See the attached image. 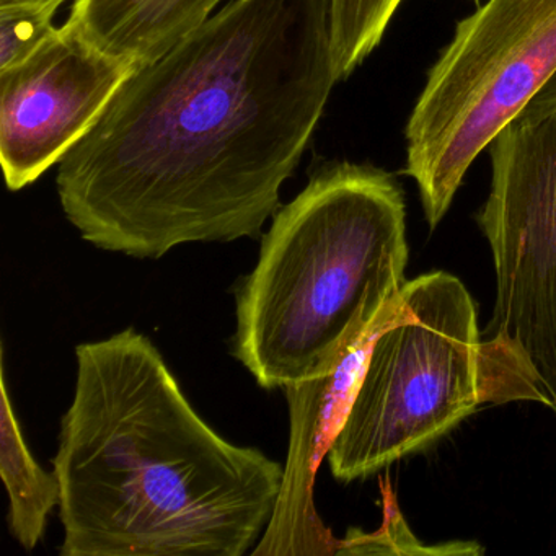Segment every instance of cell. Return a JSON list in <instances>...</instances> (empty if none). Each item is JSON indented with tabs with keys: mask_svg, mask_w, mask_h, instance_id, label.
Returning a JSON list of instances; mask_svg holds the SVG:
<instances>
[{
	"mask_svg": "<svg viewBox=\"0 0 556 556\" xmlns=\"http://www.w3.org/2000/svg\"><path fill=\"white\" fill-rule=\"evenodd\" d=\"M480 348L477 305L457 276L432 271L406 281L328 451L333 477L351 483L377 473L480 408Z\"/></svg>",
	"mask_w": 556,
	"mask_h": 556,
	"instance_id": "4",
	"label": "cell"
},
{
	"mask_svg": "<svg viewBox=\"0 0 556 556\" xmlns=\"http://www.w3.org/2000/svg\"><path fill=\"white\" fill-rule=\"evenodd\" d=\"M556 110V74L519 116H536Z\"/></svg>",
	"mask_w": 556,
	"mask_h": 556,
	"instance_id": "14",
	"label": "cell"
},
{
	"mask_svg": "<svg viewBox=\"0 0 556 556\" xmlns=\"http://www.w3.org/2000/svg\"><path fill=\"white\" fill-rule=\"evenodd\" d=\"M138 67L64 22L31 56L0 71V164L9 190H24L60 165Z\"/></svg>",
	"mask_w": 556,
	"mask_h": 556,
	"instance_id": "7",
	"label": "cell"
},
{
	"mask_svg": "<svg viewBox=\"0 0 556 556\" xmlns=\"http://www.w3.org/2000/svg\"><path fill=\"white\" fill-rule=\"evenodd\" d=\"M390 321L367 331L317 376L282 389L291 419L288 464L271 522L253 555L338 553L340 542L315 510V477L346 418L374 340Z\"/></svg>",
	"mask_w": 556,
	"mask_h": 556,
	"instance_id": "8",
	"label": "cell"
},
{
	"mask_svg": "<svg viewBox=\"0 0 556 556\" xmlns=\"http://www.w3.org/2000/svg\"><path fill=\"white\" fill-rule=\"evenodd\" d=\"M337 83L331 0H227L138 67L64 155L63 213L135 258L256 237Z\"/></svg>",
	"mask_w": 556,
	"mask_h": 556,
	"instance_id": "1",
	"label": "cell"
},
{
	"mask_svg": "<svg viewBox=\"0 0 556 556\" xmlns=\"http://www.w3.org/2000/svg\"><path fill=\"white\" fill-rule=\"evenodd\" d=\"M478 214L496 275L481 334L484 403L535 402L556 415V110L517 116L490 148Z\"/></svg>",
	"mask_w": 556,
	"mask_h": 556,
	"instance_id": "5",
	"label": "cell"
},
{
	"mask_svg": "<svg viewBox=\"0 0 556 556\" xmlns=\"http://www.w3.org/2000/svg\"><path fill=\"white\" fill-rule=\"evenodd\" d=\"M61 419L63 556H242L260 542L285 467L217 434L146 334L76 348Z\"/></svg>",
	"mask_w": 556,
	"mask_h": 556,
	"instance_id": "2",
	"label": "cell"
},
{
	"mask_svg": "<svg viewBox=\"0 0 556 556\" xmlns=\"http://www.w3.org/2000/svg\"><path fill=\"white\" fill-rule=\"evenodd\" d=\"M393 503H387V519L383 522L382 529L374 535H364V533H357L356 539L344 540L340 542V548L338 553H383L386 549L387 542H396L399 540L400 545H403L405 555H460V553H468V555H475V553H483V548L478 546L475 542H454L451 545L444 543L442 546H431V548H425L412 533L406 529L405 522H403L402 514L400 510L392 506Z\"/></svg>",
	"mask_w": 556,
	"mask_h": 556,
	"instance_id": "13",
	"label": "cell"
},
{
	"mask_svg": "<svg viewBox=\"0 0 556 556\" xmlns=\"http://www.w3.org/2000/svg\"><path fill=\"white\" fill-rule=\"evenodd\" d=\"M0 475L9 494V527L25 549L40 543L48 516L61 503V481L56 471L48 473L31 455L21 422L12 406L0 366Z\"/></svg>",
	"mask_w": 556,
	"mask_h": 556,
	"instance_id": "10",
	"label": "cell"
},
{
	"mask_svg": "<svg viewBox=\"0 0 556 556\" xmlns=\"http://www.w3.org/2000/svg\"><path fill=\"white\" fill-rule=\"evenodd\" d=\"M56 2H0V71L22 63L56 31Z\"/></svg>",
	"mask_w": 556,
	"mask_h": 556,
	"instance_id": "12",
	"label": "cell"
},
{
	"mask_svg": "<svg viewBox=\"0 0 556 556\" xmlns=\"http://www.w3.org/2000/svg\"><path fill=\"white\" fill-rule=\"evenodd\" d=\"M227 0H73L67 24L102 50L144 66Z\"/></svg>",
	"mask_w": 556,
	"mask_h": 556,
	"instance_id": "9",
	"label": "cell"
},
{
	"mask_svg": "<svg viewBox=\"0 0 556 556\" xmlns=\"http://www.w3.org/2000/svg\"><path fill=\"white\" fill-rule=\"evenodd\" d=\"M403 0H331V50L338 80L379 47Z\"/></svg>",
	"mask_w": 556,
	"mask_h": 556,
	"instance_id": "11",
	"label": "cell"
},
{
	"mask_svg": "<svg viewBox=\"0 0 556 556\" xmlns=\"http://www.w3.org/2000/svg\"><path fill=\"white\" fill-rule=\"evenodd\" d=\"M556 74V0H488L458 22L405 128V175L429 229L475 159Z\"/></svg>",
	"mask_w": 556,
	"mask_h": 556,
	"instance_id": "6",
	"label": "cell"
},
{
	"mask_svg": "<svg viewBox=\"0 0 556 556\" xmlns=\"http://www.w3.org/2000/svg\"><path fill=\"white\" fill-rule=\"evenodd\" d=\"M406 263L395 178L369 164L321 165L279 207L240 286L233 354L263 389L317 376L395 317Z\"/></svg>",
	"mask_w": 556,
	"mask_h": 556,
	"instance_id": "3",
	"label": "cell"
},
{
	"mask_svg": "<svg viewBox=\"0 0 556 556\" xmlns=\"http://www.w3.org/2000/svg\"><path fill=\"white\" fill-rule=\"evenodd\" d=\"M0 2H17V0H0ZM37 2H56V4L63 5L66 0H37Z\"/></svg>",
	"mask_w": 556,
	"mask_h": 556,
	"instance_id": "15",
	"label": "cell"
}]
</instances>
